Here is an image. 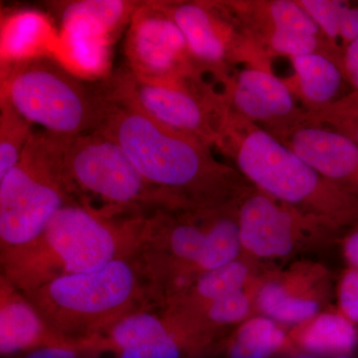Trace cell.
Listing matches in <instances>:
<instances>
[{"mask_svg":"<svg viewBox=\"0 0 358 358\" xmlns=\"http://www.w3.org/2000/svg\"><path fill=\"white\" fill-rule=\"evenodd\" d=\"M242 253L261 262L329 243L338 229L252 186L238 204Z\"/></svg>","mask_w":358,"mask_h":358,"instance_id":"cell-10","label":"cell"},{"mask_svg":"<svg viewBox=\"0 0 358 358\" xmlns=\"http://www.w3.org/2000/svg\"><path fill=\"white\" fill-rule=\"evenodd\" d=\"M48 327L25 294L0 277V355L22 357L42 345L55 343Z\"/></svg>","mask_w":358,"mask_h":358,"instance_id":"cell-16","label":"cell"},{"mask_svg":"<svg viewBox=\"0 0 358 358\" xmlns=\"http://www.w3.org/2000/svg\"><path fill=\"white\" fill-rule=\"evenodd\" d=\"M331 287V273L320 263L301 261L285 270L266 271L256 315L293 327L322 312Z\"/></svg>","mask_w":358,"mask_h":358,"instance_id":"cell-13","label":"cell"},{"mask_svg":"<svg viewBox=\"0 0 358 358\" xmlns=\"http://www.w3.org/2000/svg\"><path fill=\"white\" fill-rule=\"evenodd\" d=\"M141 2L126 0H79L53 3L60 28H72L114 42L129 25Z\"/></svg>","mask_w":358,"mask_h":358,"instance_id":"cell-22","label":"cell"},{"mask_svg":"<svg viewBox=\"0 0 358 358\" xmlns=\"http://www.w3.org/2000/svg\"><path fill=\"white\" fill-rule=\"evenodd\" d=\"M264 273L245 288L228 294L225 298L205 308L204 312L200 315V319L208 322L214 329L223 331L227 327L236 324L239 326L245 320L257 315V296L262 282Z\"/></svg>","mask_w":358,"mask_h":358,"instance_id":"cell-25","label":"cell"},{"mask_svg":"<svg viewBox=\"0 0 358 358\" xmlns=\"http://www.w3.org/2000/svg\"><path fill=\"white\" fill-rule=\"evenodd\" d=\"M145 217H105L81 205L67 204L31 242L1 250V277L28 294L60 278L131 256Z\"/></svg>","mask_w":358,"mask_h":358,"instance_id":"cell-3","label":"cell"},{"mask_svg":"<svg viewBox=\"0 0 358 358\" xmlns=\"http://www.w3.org/2000/svg\"><path fill=\"white\" fill-rule=\"evenodd\" d=\"M202 346L192 320L169 308L131 313L95 338L74 346L110 350L117 358H183Z\"/></svg>","mask_w":358,"mask_h":358,"instance_id":"cell-12","label":"cell"},{"mask_svg":"<svg viewBox=\"0 0 358 358\" xmlns=\"http://www.w3.org/2000/svg\"><path fill=\"white\" fill-rule=\"evenodd\" d=\"M33 131L32 124L0 98V178L20 162Z\"/></svg>","mask_w":358,"mask_h":358,"instance_id":"cell-26","label":"cell"},{"mask_svg":"<svg viewBox=\"0 0 358 358\" xmlns=\"http://www.w3.org/2000/svg\"><path fill=\"white\" fill-rule=\"evenodd\" d=\"M112 42L90 33L60 28L52 56L81 79L109 76Z\"/></svg>","mask_w":358,"mask_h":358,"instance_id":"cell-23","label":"cell"},{"mask_svg":"<svg viewBox=\"0 0 358 358\" xmlns=\"http://www.w3.org/2000/svg\"><path fill=\"white\" fill-rule=\"evenodd\" d=\"M57 36L51 20L40 11L21 9L2 15L1 69L52 56Z\"/></svg>","mask_w":358,"mask_h":358,"instance_id":"cell-19","label":"cell"},{"mask_svg":"<svg viewBox=\"0 0 358 358\" xmlns=\"http://www.w3.org/2000/svg\"><path fill=\"white\" fill-rule=\"evenodd\" d=\"M358 37V2L343 1L339 15L338 42L345 52L348 45Z\"/></svg>","mask_w":358,"mask_h":358,"instance_id":"cell-30","label":"cell"},{"mask_svg":"<svg viewBox=\"0 0 358 358\" xmlns=\"http://www.w3.org/2000/svg\"><path fill=\"white\" fill-rule=\"evenodd\" d=\"M63 179L72 203L105 217L190 210L173 194L148 182L121 145L100 131L70 138Z\"/></svg>","mask_w":358,"mask_h":358,"instance_id":"cell-5","label":"cell"},{"mask_svg":"<svg viewBox=\"0 0 358 358\" xmlns=\"http://www.w3.org/2000/svg\"><path fill=\"white\" fill-rule=\"evenodd\" d=\"M296 352L317 357H352L358 343L355 324L338 310H327L294 324L288 331Z\"/></svg>","mask_w":358,"mask_h":358,"instance_id":"cell-20","label":"cell"},{"mask_svg":"<svg viewBox=\"0 0 358 358\" xmlns=\"http://www.w3.org/2000/svg\"><path fill=\"white\" fill-rule=\"evenodd\" d=\"M358 121V91L350 92L324 109L306 113L303 124L329 127L341 122Z\"/></svg>","mask_w":358,"mask_h":358,"instance_id":"cell-28","label":"cell"},{"mask_svg":"<svg viewBox=\"0 0 358 358\" xmlns=\"http://www.w3.org/2000/svg\"><path fill=\"white\" fill-rule=\"evenodd\" d=\"M69 140L33 131L20 162L0 178V250L29 243L72 203L63 179Z\"/></svg>","mask_w":358,"mask_h":358,"instance_id":"cell-7","label":"cell"},{"mask_svg":"<svg viewBox=\"0 0 358 358\" xmlns=\"http://www.w3.org/2000/svg\"><path fill=\"white\" fill-rule=\"evenodd\" d=\"M127 69L148 80L205 79L185 35L159 1L141 2L124 42Z\"/></svg>","mask_w":358,"mask_h":358,"instance_id":"cell-11","label":"cell"},{"mask_svg":"<svg viewBox=\"0 0 358 358\" xmlns=\"http://www.w3.org/2000/svg\"><path fill=\"white\" fill-rule=\"evenodd\" d=\"M273 136L320 176L358 199L357 143L329 127L308 124H296Z\"/></svg>","mask_w":358,"mask_h":358,"instance_id":"cell-15","label":"cell"},{"mask_svg":"<svg viewBox=\"0 0 358 358\" xmlns=\"http://www.w3.org/2000/svg\"><path fill=\"white\" fill-rule=\"evenodd\" d=\"M292 358H327L312 357V355H303V353L296 352ZM327 358H352V357H327Z\"/></svg>","mask_w":358,"mask_h":358,"instance_id":"cell-35","label":"cell"},{"mask_svg":"<svg viewBox=\"0 0 358 358\" xmlns=\"http://www.w3.org/2000/svg\"><path fill=\"white\" fill-rule=\"evenodd\" d=\"M0 98L32 126L67 138L96 131L106 103L102 84H86L53 56L1 69Z\"/></svg>","mask_w":358,"mask_h":358,"instance_id":"cell-6","label":"cell"},{"mask_svg":"<svg viewBox=\"0 0 358 358\" xmlns=\"http://www.w3.org/2000/svg\"><path fill=\"white\" fill-rule=\"evenodd\" d=\"M103 93L105 110L96 131L117 141L148 182L171 193L190 210L239 201L252 187L234 166L219 162L209 145Z\"/></svg>","mask_w":358,"mask_h":358,"instance_id":"cell-1","label":"cell"},{"mask_svg":"<svg viewBox=\"0 0 358 358\" xmlns=\"http://www.w3.org/2000/svg\"><path fill=\"white\" fill-rule=\"evenodd\" d=\"M264 272L261 262L242 253L233 262L200 277L192 286L169 299L164 307L201 320L200 315L205 308L245 288Z\"/></svg>","mask_w":358,"mask_h":358,"instance_id":"cell-18","label":"cell"},{"mask_svg":"<svg viewBox=\"0 0 358 358\" xmlns=\"http://www.w3.org/2000/svg\"><path fill=\"white\" fill-rule=\"evenodd\" d=\"M102 86L155 122L214 147L221 92L205 79L148 80L126 68L105 78Z\"/></svg>","mask_w":358,"mask_h":358,"instance_id":"cell-8","label":"cell"},{"mask_svg":"<svg viewBox=\"0 0 358 358\" xmlns=\"http://www.w3.org/2000/svg\"><path fill=\"white\" fill-rule=\"evenodd\" d=\"M293 348L282 324L254 315L238 326L227 345L228 358H273Z\"/></svg>","mask_w":358,"mask_h":358,"instance_id":"cell-24","label":"cell"},{"mask_svg":"<svg viewBox=\"0 0 358 358\" xmlns=\"http://www.w3.org/2000/svg\"><path fill=\"white\" fill-rule=\"evenodd\" d=\"M228 105L272 134L305 121V108L296 106L284 80L272 70L245 67L233 71L220 84Z\"/></svg>","mask_w":358,"mask_h":358,"instance_id":"cell-14","label":"cell"},{"mask_svg":"<svg viewBox=\"0 0 358 358\" xmlns=\"http://www.w3.org/2000/svg\"><path fill=\"white\" fill-rule=\"evenodd\" d=\"M185 35L197 64L220 84L238 64L271 69L270 56L255 43L223 1H159Z\"/></svg>","mask_w":358,"mask_h":358,"instance_id":"cell-9","label":"cell"},{"mask_svg":"<svg viewBox=\"0 0 358 358\" xmlns=\"http://www.w3.org/2000/svg\"><path fill=\"white\" fill-rule=\"evenodd\" d=\"M24 294L53 338L72 348L105 333L131 313L160 308L134 254Z\"/></svg>","mask_w":358,"mask_h":358,"instance_id":"cell-4","label":"cell"},{"mask_svg":"<svg viewBox=\"0 0 358 358\" xmlns=\"http://www.w3.org/2000/svg\"><path fill=\"white\" fill-rule=\"evenodd\" d=\"M221 96L213 148L234 164L250 185L338 231L358 224L357 197L320 176L300 155L233 110Z\"/></svg>","mask_w":358,"mask_h":358,"instance_id":"cell-2","label":"cell"},{"mask_svg":"<svg viewBox=\"0 0 358 358\" xmlns=\"http://www.w3.org/2000/svg\"><path fill=\"white\" fill-rule=\"evenodd\" d=\"M20 358H79V352L66 343H55L40 346Z\"/></svg>","mask_w":358,"mask_h":358,"instance_id":"cell-32","label":"cell"},{"mask_svg":"<svg viewBox=\"0 0 358 358\" xmlns=\"http://www.w3.org/2000/svg\"><path fill=\"white\" fill-rule=\"evenodd\" d=\"M338 312L358 324V268L348 267L341 275L338 285Z\"/></svg>","mask_w":358,"mask_h":358,"instance_id":"cell-29","label":"cell"},{"mask_svg":"<svg viewBox=\"0 0 358 358\" xmlns=\"http://www.w3.org/2000/svg\"><path fill=\"white\" fill-rule=\"evenodd\" d=\"M223 2L250 38L262 49L264 41L278 31L292 30L324 36L315 21L296 0H232Z\"/></svg>","mask_w":358,"mask_h":358,"instance_id":"cell-17","label":"cell"},{"mask_svg":"<svg viewBox=\"0 0 358 358\" xmlns=\"http://www.w3.org/2000/svg\"><path fill=\"white\" fill-rule=\"evenodd\" d=\"M343 258L350 267L358 268V224L341 241Z\"/></svg>","mask_w":358,"mask_h":358,"instance_id":"cell-33","label":"cell"},{"mask_svg":"<svg viewBox=\"0 0 358 358\" xmlns=\"http://www.w3.org/2000/svg\"><path fill=\"white\" fill-rule=\"evenodd\" d=\"M329 128L336 129L350 138L358 145V121L341 122L329 126Z\"/></svg>","mask_w":358,"mask_h":358,"instance_id":"cell-34","label":"cell"},{"mask_svg":"<svg viewBox=\"0 0 358 358\" xmlns=\"http://www.w3.org/2000/svg\"><path fill=\"white\" fill-rule=\"evenodd\" d=\"M341 71L352 91H358V37L348 45L341 59Z\"/></svg>","mask_w":358,"mask_h":358,"instance_id":"cell-31","label":"cell"},{"mask_svg":"<svg viewBox=\"0 0 358 358\" xmlns=\"http://www.w3.org/2000/svg\"><path fill=\"white\" fill-rule=\"evenodd\" d=\"M291 59L294 76L285 81L308 112L324 109L338 100L343 77L341 65L326 54L310 53Z\"/></svg>","mask_w":358,"mask_h":358,"instance_id":"cell-21","label":"cell"},{"mask_svg":"<svg viewBox=\"0 0 358 358\" xmlns=\"http://www.w3.org/2000/svg\"><path fill=\"white\" fill-rule=\"evenodd\" d=\"M306 13L315 21L322 35L326 37L334 53L341 61L343 52L338 42L339 15L343 1L341 0H296Z\"/></svg>","mask_w":358,"mask_h":358,"instance_id":"cell-27","label":"cell"}]
</instances>
